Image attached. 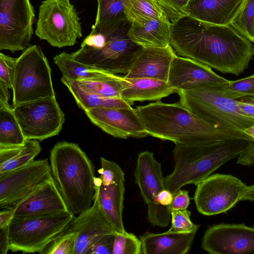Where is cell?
<instances>
[{
	"label": "cell",
	"mask_w": 254,
	"mask_h": 254,
	"mask_svg": "<svg viewBox=\"0 0 254 254\" xmlns=\"http://www.w3.org/2000/svg\"><path fill=\"white\" fill-rule=\"evenodd\" d=\"M113 254H142L140 239L133 233L117 232L114 239Z\"/></svg>",
	"instance_id": "d590c367"
},
{
	"label": "cell",
	"mask_w": 254,
	"mask_h": 254,
	"mask_svg": "<svg viewBox=\"0 0 254 254\" xmlns=\"http://www.w3.org/2000/svg\"><path fill=\"white\" fill-rule=\"evenodd\" d=\"M240 110L248 116L254 119V102L237 100Z\"/></svg>",
	"instance_id": "bcb514c9"
},
{
	"label": "cell",
	"mask_w": 254,
	"mask_h": 254,
	"mask_svg": "<svg viewBox=\"0 0 254 254\" xmlns=\"http://www.w3.org/2000/svg\"><path fill=\"white\" fill-rule=\"evenodd\" d=\"M61 81L72 95L78 106L83 111L94 108H130L133 104L122 98L105 97L87 91L76 81L64 76Z\"/></svg>",
	"instance_id": "4316f807"
},
{
	"label": "cell",
	"mask_w": 254,
	"mask_h": 254,
	"mask_svg": "<svg viewBox=\"0 0 254 254\" xmlns=\"http://www.w3.org/2000/svg\"><path fill=\"white\" fill-rule=\"evenodd\" d=\"M75 215L70 211L12 218L8 227L9 250L40 254L65 230Z\"/></svg>",
	"instance_id": "8992f818"
},
{
	"label": "cell",
	"mask_w": 254,
	"mask_h": 254,
	"mask_svg": "<svg viewBox=\"0 0 254 254\" xmlns=\"http://www.w3.org/2000/svg\"><path fill=\"white\" fill-rule=\"evenodd\" d=\"M244 132L254 140V125L245 129Z\"/></svg>",
	"instance_id": "681fc988"
},
{
	"label": "cell",
	"mask_w": 254,
	"mask_h": 254,
	"mask_svg": "<svg viewBox=\"0 0 254 254\" xmlns=\"http://www.w3.org/2000/svg\"><path fill=\"white\" fill-rule=\"evenodd\" d=\"M26 140L13 107L0 101V148L21 146Z\"/></svg>",
	"instance_id": "f1b7e54d"
},
{
	"label": "cell",
	"mask_w": 254,
	"mask_h": 254,
	"mask_svg": "<svg viewBox=\"0 0 254 254\" xmlns=\"http://www.w3.org/2000/svg\"><path fill=\"white\" fill-rule=\"evenodd\" d=\"M92 124L116 138H143L148 135L135 109L94 108L83 111Z\"/></svg>",
	"instance_id": "e0dca14e"
},
{
	"label": "cell",
	"mask_w": 254,
	"mask_h": 254,
	"mask_svg": "<svg viewBox=\"0 0 254 254\" xmlns=\"http://www.w3.org/2000/svg\"><path fill=\"white\" fill-rule=\"evenodd\" d=\"M54 62L62 73L69 79L81 81L96 78L108 71L93 68L74 60L71 54L65 52L56 55Z\"/></svg>",
	"instance_id": "1f68e13d"
},
{
	"label": "cell",
	"mask_w": 254,
	"mask_h": 254,
	"mask_svg": "<svg viewBox=\"0 0 254 254\" xmlns=\"http://www.w3.org/2000/svg\"><path fill=\"white\" fill-rule=\"evenodd\" d=\"M116 234L105 235L100 238L92 245L86 254H113Z\"/></svg>",
	"instance_id": "ab89813d"
},
{
	"label": "cell",
	"mask_w": 254,
	"mask_h": 254,
	"mask_svg": "<svg viewBox=\"0 0 254 254\" xmlns=\"http://www.w3.org/2000/svg\"><path fill=\"white\" fill-rule=\"evenodd\" d=\"M171 23L152 19L142 25L130 24L128 35L143 47H166L170 45Z\"/></svg>",
	"instance_id": "d4e9b609"
},
{
	"label": "cell",
	"mask_w": 254,
	"mask_h": 254,
	"mask_svg": "<svg viewBox=\"0 0 254 254\" xmlns=\"http://www.w3.org/2000/svg\"><path fill=\"white\" fill-rule=\"evenodd\" d=\"M135 182L147 206V220L153 226L164 228L171 220V209L158 203L159 193L165 189L161 164L153 152L145 151L137 157L134 172Z\"/></svg>",
	"instance_id": "4fadbf2b"
},
{
	"label": "cell",
	"mask_w": 254,
	"mask_h": 254,
	"mask_svg": "<svg viewBox=\"0 0 254 254\" xmlns=\"http://www.w3.org/2000/svg\"><path fill=\"white\" fill-rule=\"evenodd\" d=\"M225 90L232 99L244 98L254 102V75L236 80H229Z\"/></svg>",
	"instance_id": "e575fe53"
},
{
	"label": "cell",
	"mask_w": 254,
	"mask_h": 254,
	"mask_svg": "<svg viewBox=\"0 0 254 254\" xmlns=\"http://www.w3.org/2000/svg\"><path fill=\"white\" fill-rule=\"evenodd\" d=\"M130 24L106 36L104 43L94 47L81 44L71 53L76 61L89 66L113 73L126 74L142 47L134 43L128 35Z\"/></svg>",
	"instance_id": "ba28073f"
},
{
	"label": "cell",
	"mask_w": 254,
	"mask_h": 254,
	"mask_svg": "<svg viewBox=\"0 0 254 254\" xmlns=\"http://www.w3.org/2000/svg\"><path fill=\"white\" fill-rule=\"evenodd\" d=\"M125 14L130 24L142 25L152 19L171 23L153 0H123Z\"/></svg>",
	"instance_id": "4dcf8cb0"
},
{
	"label": "cell",
	"mask_w": 254,
	"mask_h": 254,
	"mask_svg": "<svg viewBox=\"0 0 254 254\" xmlns=\"http://www.w3.org/2000/svg\"><path fill=\"white\" fill-rule=\"evenodd\" d=\"M35 35L54 47L74 45L82 37V29L78 12L70 0L42 1Z\"/></svg>",
	"instance_id": "9c48e42d"
},
{
	"label": "cell",
	"mask_w": 254,
	"mask_h": 254,
	"mask_svg": "<svg viewBox=\"0 0 254 254\" xmlns=\"http://www.w3.org/2000/svg\"><path fill=\"white\" fill-rule=\"evenodd\" d=\"M76 82L87 91L105 97L118 98H121L123 90L131 84L125 76L110 72L96 78Z\"/></svg>",
	"instance_id": "f546056e"
},
{
	"label": "cell",
	"mask_w": 254,
	"mask_h": 254,
	"mask_svg": "<svg viewBox=\"0 0 254 254\" xmlns=\"http://www.w3.org/2000/svg\"><path fill=\"white\" fill-rule=\"evenodd\" d=\"M244 200L254 202V184L251 186H248L246 193L242 199V201Z\"/></svg>",
	"instance_id": "c3c4849f"
},
{
	"label": "cell",
	"mask_w": 254,
	"mask_h": 254,
	"mask_svg": "<svg viewBox=\"0 0 254 254\" xmlns=\"http://www.w3.org/2000/svg\"><path fill=\"white\" fill-rule=\"evenodd\" d=\"M35 21L30 0H0V50L13 53L27 48Z\"/></svg>",
	"instance_id": "7c38bea8"
},
{
	"label": "cell",
	"mask_w": 254,
	"mask_h": 254,
	"mask_svg": "<svg viewBox=\"0 0 254 254\" xmlns=\"http://www.w3.org/2000/svg\"><path fill=\"white\" fill-rule=\"evenodd\" d=\"M77 231L64 230L40 253L41 254H74Z\"/></svg>",
	"instance_id": "836d02e7"
},
{
	"label": "cell",
	"mask_w": 254,
	"mask_h": 254,
	"mask_svg": "<svg viewBox=\"0 0 254 254\" xmlns=\"http://www.w3.org/2000/svg\"><path fill=\"white\" fill-rule=\"evenodd\" d=\"M242 0H191L187 15L203 22L229 24Z\"/></svg>",
	"instance_id": "603a6c76"
},
{
	"label": "cell",
	"mask_w": 254,
	"mask_h": 254,
	"mask_svg": "<svg viewBox=\"0 0 254 254\" xmlns=\"http://www.w3.org/2000/svg\"><path fill=\"white\" fill-rule=\"evenodd\" d=\"M193 199L198 211L206 216L226 213L242 199L248 186L232 175H211L196 185Z\"/></svg>",
	"instance_id": "30bf717a"
},
{
	"label": "cell",
	"mask_w": 254,
	"mask_h": 254,
	"mask_svg": "<svg viewBox=\"0 0 254 254\" xmlns=\"http://www.w3.org/2000/svg\"><path fill=\"white\" fill-rule=\"evenodd\" d=\"M17 58L0 53V82L13 89Z\"/></svg>",
	"instance_id": "f35d334b"
},
{
	"label": "cell",
	"mask_w": 254,
	"mask_h": 254,
	"mask_svg": "<svg viewBox=\"0 0 254 254\" xmlns=\"http://www.w3.org/2000/svg\"><path fill=\"white\" fill-rule=\"evenodd\" d=\"M51 73L48 61L39 46H29L24 50L16 63L12 107L56 97Z\"/></svg>",
	"instance_id": "52a82bcc"
},
{
	"label": "cell",
	"mask_w": 254,
	"mask_h": 254,
	"mask_svg": "<svg viewBox=\"0 0 254 254\" xmlns=\"http://www.w3.org/2000/svg\"><path fill=\"white\" fill-rule=\"evenodd\" d=\"M65 230L78 232L74 254H86L100 238L117 233L102 211L95 194L92 205L74 216Z\"/></svg>",
	"instance_id": "ac0fdd59"
},
{
	"label": "cell",
	"mask_w": 254,
	"mask_h": 254,
	"mask_svg": "<svg viewBox=\"0 0 254 254\" xmlns=\"http://www.w3.org/2000/svg\"><path fill=\"white\" fill-rule=\"evenodd\" d=\"M191 213L187 209L171 211V231L177 232H197L200 225L190 220Z\"/></svg>",
	"instance_id": "8d00e7d4"
},
{
	"label": "cell",
	"mask_w": 254,
	"mask_h": 254,
	"mask_svg": "<svg viewBox=\"0 0 254 254\" xmlns=\"http://www.w3.org/2000/svg\"><path fill=\"white\" fill-rule=\"evenodd\" d=\"M97 11L90 34L107 36L128 23L124 11L123 0H97Z\"/></svg>",
	"instance_id": "484cf974"
},
{
	"label": "cell",
	"mask_w": 254,
	"mask_h": 254,
	"mask_svg": "<svg viewBox=\"0 0 254 254\" xmlns=\"http://www.w3.org/2000/svg\"><path fill=\"white\" fill-rule=\"evenodd\" d=\"M227 83H208L179 90V103L215 127L248 135L244 130L254 125V119L240 110L238 100L227 95L225 90Z\"/></svg>",
	"instance_id": "5b68a950"
},
{
	"label": "cell",
	"mask_w": 254,
	"mask_h": 254,
	"mask_svg": "<svg viewBox=\"0 0 254 254\" xmlns=\"http://www.w3.org/2000/svg\"><path fill=\"white\" fill-rule=\"evenodd\" d=\"M229 80L212 68L194 60L177 55L173 60L168 82L178 90H188L208 83H227Z\"/></svg>",
	"instance_id": "ffe728a7"
},
{
	"label": "cell",
	"mask_w": 254,
	"mask_h": 254,
	"mask_svg": "<svg viewBox=\"0 0 254 254\" xmlns=\"http://www.w3.org/2000/svg\"><path fill=\"white\" fill-rule=\"evenodd\" d=\"M26 139L42 141L59 134L64 114L56 97L23 103L13 107Z\"/></svg>",
	"instance_id": "8fae6325"
},
{
	"label": "cell",
	"mask_w": 254,
	"mask_h": 254,
	"mask_svg": "<svg viewBox=\"0 0 254 254\" xmlns=\"http://www.w3.org/2000/svg\"><path fill=\"white\" fill-rule=\"evenodd\" d=\"M7 86L0 82V101L9 103L10 95Z\"/></svg>",
	"instance_id": "7dc6e473"
},
{
	"label": "cell",
	"mask_w": 254,
	"mask_h": 254,
	"mask_svg": "<svg viewBox=\"0 0 254 254\" xmlns=\"http://www.w3.org/2000/svg\"><path fill=\"white\" fill-rule=\"evenodd\" d=\"M9 208L14 210L13 218H14L53 214L69 211L53 177Z\"/></svg>",
	"instance_id": "d6986e66"
},
{
	"label": "cell",
	"mask_w": 254,
	"mask_h": 254,
	"mask_svg": "<svg viewBox=\"0 0 254 254\" xmlns=\"http://www.w3.org/2000/svg\"><path fill=\"white\" fill-rule=\"evenodd\" d=\"M165 13L171 23L187 16L191 0H153Z\"/></svg>",
	"instance_id": "74e56055"
},
{
	"label": "cell",
	"mask_w": 254,
	"mask_h": 254,
	"mask_svg": "<svg viewBox=\"0 0 254 254\" xmlns=\"http://www.w3.org/2000/svg\"><path fill=\"white\" fill-rule=\"evenodd\" d=\"M101 167L98 170L100 174L95 177V192L100 207L115 230L124 233L123 221L125 174L116 162L100 158Z\"/></svg>",
	"instance_id": "5bb4252c"
},
{
	"label": "cell",
	"mask_w": 254,
	"mask_h": 254,
	"mask_svg": "<svg viewBox=\"0 0 254 254\" xmlns=\"http://www.w3.org/2000/svg\"><path fill=\"white\" fill-rule=\"evenodd\" d=\"M148 135L175 144H208L227 140L254 139L218 129L177 103L158 101L135 108Z\"/></svg>",
	"instance_id": "7a4b0ae2"
},
{
	"label": "cell",
	"mask_w": 254,
	"mask_h": 254,
	"mask_svg": "<svg viewBox=\"0 0 254 254\" xmlns=\"http://www.w3.org/2000/svg\"><path fill=\"white\" fill-rule=\"evenodd\" d=\"M201 248L210 254H254V227L220 223L205 231Z\"/></svg>",
	"instance_id": "2e32d148"
},
{
	"label": "cell",
	"mask_w": 254,
	"mask_h": 254,
	"mask_svg": "<svg viewBox=\"0 0 254 254\" xmlns=\"http://www.w3.org/2000/svg\"><path fill=\"white\" fill-rule=\"evenodd\" d=\"M173 198V194L170 191L164 189L158 194L157 200L158 203L162 206L170 208Z\"/></svg>",
	"instance_id": "7bdbcfd3"
},
{
	"label": "cell",
	"mask_w": 254,
	"mask_h": 254,
	"mask_svg": "<svg viewBox=\"0 0 254 254\" xmlns=\"http://www.w3.org/2000/svg\"><path fill=\"white\" fill-rule=\"evenodd\" d=\"M229 24L254 43V0H242Z\"/></svg>",
	"instance_id": "d6a6232c"
},
{
	"label": "cell",
	"mask_w": 254,
	"mask_h": 254,
	"mask_svg": "<svg viewBox=\"0 0 254 254\" xmlns=\"http://www.w3.org/2000/svg\"><path fill=\"white\" fill-rule=\"evenodd\" d=\"M52 177L48 159L0 174V208H11Z\"/></svg>",
	"instance_id": "9a60e30c"
},
{
	"label": "cell",
	"mask_w": 254,
	"mask_h": 254,
	"mask_svg": "<svg viewBox=\"0 0 254 254\" xmlns=\"http://www.w3.org/2000/svg\"><path fill=\"white\" fill-rule=\"evenodd\" d=\"M170 45L178 56L236 76L254 57L252 42L229 24L207 23L188 15L171 23Z\"/></svg>",
	"instance_id": "6da1fadb"
},
{
	"label": "cell",
	"mask_w": 254,
	"mask_h": 254,
	"mask_svg": "<svg viewBox=\"0 0 254 254\" xmlns=\"http://www.w3.org/2000/svg\"><path fill=\"white\" fill-rule=\"evenodd\" d=\"M14 210L12 208L3 209L0 212V228L7 227L13 218Z\"/></svg>",
	"instance_id": "ee69618b"
},
{
	"label": "cell",
	"mask_w": 254,
	"mask_h": 254,
	"mask_svg": "<svg viewBox=\"0 0 254 254\" xmlns=\"http://www.w3.org/2000/svg\"><path fill=\"white\" fill-rule=\"evenodd\" d=\"M238 164L244 166L254 165V140L250 141L245 150L237 157Z\"/></svg>",
	"instance_id": "b9f144b4"
},
{
	"label": "cell",
	"mask_w": 254,
	"mask_h": 254,
	"mask_svg": "<svg viewBox=\"0 0 254 254\" xmlns=\"http://www.w3.org/2000/svg\"><path fill=\"white\" fill-rule=\"evenodd\" d=\"M190 200L188 190H179L173 193V201L170 206L171 211L187 209L190 205Z\"/></svg>",
	"instance_id": "60d3db41"
},
{
	"label": "cell",
	"mask_w": 254,
	"mask_h": 254,
	"mask_svg": "<svg viewBox=\"0 0 254 254\" xmlns=\"http://www.w3.org/2000/svg\"><path fill=\"white\" fill-rule=\"evenodd\" d=\"M171 45L163 47H142L124 75L128 78H149L168 82L171 64L177 56Z\"/></svg>",
	"instance_id": "44dd1931"
},
{
	"label": "cell",
	"mask_w": 254,
	"mask_h": 254,
	"mask_svg": "<svg viewBox=\"0 0 254 254\" xmlns=\"http://www.w3.org/2000/svg\"><path fill=\"white\" fill-rule=\"evenodd\" d=\"M127 78L131 84L123 90L121 98L132 104L135 101L159 100L178 92L166 81L149 78Z\"/></svg>",
	"instance_id": "cb8c5ba5"
},
{
	"label": "cell",
	"mask_w": 254,
	"mask_h": 254,
	"mask_svg": "<svg viewBox=\"0 0 254 254\" xmlns=\"http://www.w3.org/2000/svg\"><path fill=\"white\" fill-rule=\"evenodd\" d=\"M8 227L4 228H0V254H6L9 250L8 236Z\"/></svg>",
	"instance_id": "f6af8a7d"
},
{
	"label": "cell",
	"mask_w": 254,
	"mask_h": 254,
	"mask_svg": "<svg viewBox=\"0 0 254 254\" xmlns=\"http://www.w3.org/2000/svg\"><path fill=\"white\" fill-rule=\"evenodd\" d=\"M250 141L231 139L208 144H175V167L164 179L165 189L173 194L183 186H195L229 161L238 156Z\"/></svg>",
	"instance_id": "277c9868"
},
{
	"label": "cell",
	"mask_w": 254,
	"mask_h": 254,
	"mask_svg": "<svg viewBox=\"0 0 254 254\" xmlns=\"http://www.w3.org/2000/svg\"><path fill=\"white\" fill-rule=\"evenodd\" d=\"M41 151L39 141L34 139H27L21 146L0 148V174L28 164Z\"/></svg>",
	"instance_id": "83f0119b"
},
{
	"label": "cell",
	"mask_w": 254,
	"mask_h": 254,
	"mask_svg": "<svg viewBox=\"0 0 254 254\" xmlns=\"http://www.w3.org/2000/svg\"><path fill=\"white\" fill-rule=\"evenodd\" d=\"M52 175L69 210L74 215L93 204L95 170L91 160L78 144L57 142L50 151Z\"/></svg>",
	"instance_id": "3957f363"
},
{
	"label": "cell",
	"mask_w": 254,
	"mask_h": 254,
	"mask_svg": "<svg viewBox=\"0 0 254 254\" xmlns=\"http://www.w3.org/2000/svg\"><path fill=\"white\" fill-rule=\"evenodd\" d=\"M196 232H146L140 236L142 254H186L190 250Z\"/></svg>",
	"instance_id": "7402d4cb"
}]
</instances>
